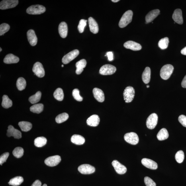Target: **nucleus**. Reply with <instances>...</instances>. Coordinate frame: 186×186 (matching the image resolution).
I'll return each mask as SVG.
<instances>
[{
  "label": "nucleus",
  "instance_id": "nucleus-3",
  "mask_svg": "<svg viewBox=\"0 0 186 186\" xmlns=\"http://www.w3.org/2000/svg\"><path fill=\"white\" fill-rule=\"evenodd\" d=\"M46 9L44 6L39 5H32L26 10L27 13L31 15H40L45 13Z\"/></svg>",
  "mask_w": 186,
  "mask_h": 186
},
{
  "label": "nucleus",
  "instance_id": "nucleus-44",
  "mask_svg": "<svg viewBox=\"0 0 186 186\" xmlns=\"http://www.w3.org/2000/svg\"><path fill=\"white\" fill-rule=\"evenodd\" d=\"M144 182L146 186H156V184L150 178L146 177H144Z\"/></svg>",
  "mask_w": 186,
  "mask_h": 186
},
{
  "label": "nucleus",
  "instance_id": "nucleus-30",
  "mask_svg": "<svg viewBox=\"0 0 186 186\" xmlns=\"http://www.w3.org/2000/svg\"><path fill=\"white\" fill-rule=\"evenodd\" d=\"M44 109V105L42 104H35L30 107V111L34 113H40L43 111Z\"/></svg>",
  "mask_w": 186,
  "mask_h": 186
},
{
  "label": "nucleus",
  "instance_id": "nucleus-24",
  "mask_svg": "<svg viewBox=\"0 0 186 186\" xmlns=\"http://www.w3.org/2000/svg\"><path fill=\"white\" fill-rule=\"evenodd\" d=\"M19 59L18 57L15 56L13 54H8L4 59V62L5 64H15L19 62Z\"/></svg>",
  "mask_w": 186,
  "mask_h": 186
},
{
  "label": "nucleus",
  "instance_id": "nucleus-33",
  "mask_svg": "<svg viewBox=\"0 0 186 186\" xmlns=\"http://www.w3.org/2000/svg\"><path fill=\"white\" fill-rule=\"evenodd\" d=\"M47 142V139L44 137H39L34 140V144L37 147H42L46 145Z\"/></svg>",
  "mask_w": 186,
  "mask_h": 186
},
{
  "label": "nucleus",
  "instance_id": "nucleus-38",
  "mask_svg": "<svg viewBox=\"0 0 186 186\" xmlns=\"http://www.w3.org/2000/svg\"><path fill=\"white\" fill-rule=\"evenodd\" d=\"M169 43V39L168 38L165 37L159 41L158 43V46L162 50H165L167 48Z\"/></svg>",
  "mask_w": 186,
  "mask_h": 186
},
{
  "label": "nucleus",
  "instance_id": "nucleus-20",
  "mask_svg": "<svg viewBox=\"0 0 186 186\" xmlns=\"http://www.w3.org/2000/svg\"><path fill=\"white\" fill-rule=\"evenodd\" d=\"M172 18L177 23L180 24H182L183 19L181 10L180 9H175L173 14Z\"/></svg>",
  "mask_w": 186,
  "mask_h": 186
},
{
  "label": "nucleus",
  "instance_id": "nucleus-22",
  "mask_svg": "<svg viewBox=\"0 0 186 186\" xmlns=\"http://www.w3.org/2000/svg\"><path fill=\"white\" fill-rule=\"evenodd\" d=\"M88 23L90 31L94 34H97L99 32L98 24L93 18L90 17L88 19Z\"/></svg>",
  "mask_w": 186,
  "mask_h": 186
},
{
  "label": "nucleus",
  "instance_id": "nucleus-18",
  "mask_svg": "<svg viewBox=\"0 0 186 186\" xmlns=\"http://www.w3.org/2000/svg\"><path fill=\"white\" fill-rule=\"evenodd\" d=\"M93 93L95 99L97 101L102 103L105 101V95L101 89L95 88L93 90Z\"/></svg>",
  "mask_w": 186,
  "mask_h": 186
},
{
  "label": "nucleus",
  "instance_id": "nucleus-43",
  "mask_svg": "<svg viewBox=\"0 0 186 186\" xmlns=\"http://www.w3.org/2000/svg\"><path fill=\"white\" fill-rule=\"evenodd\" d=\"M79 91L78 89H75L73 91V96L75 99L78 101H83V98L80 95Z\"/></svg>",
  "mask_w": 186,
  "mask_h": 186
},
{
  "label": "nucleus",
  "instance_id": "nucleus-47",
  "mask_svg": "<svg viewBox=\"0 0 186 186\" xmlns=\"http://www.w3.org/2000/svg\"><path fill=\"white\" fill-rule=\"evenodd\" d=\"M106 55L107 56L109 61H111L113 60V52H108L106 54Z\"/></svg>",
  "mask_w": 186,
  "mask_h": 186
},
{
  "label": "nucleus",
  "instance_id": "nucleus-55",
  "mask_svg": "<svg viewBox=\"0 0 186 186\" xmlns=\"http://www.w3.org/2000/svg\"><path fill=\"white\" fill-rule=\"evenodd\" d=\"M64 65H62V66H61V67H64Z\"/></svg>",
  "mask_w": 186,
  "mask_h": 186
},
{
  "label": "nucleus",
  "instance_id": "nucleus-19",
  "mask_svg": "<svg viewBox=\"0 0 186 186\" xmlns=\"http://www.w3.org/2000/svg\"><path fill=\"white\" fill-rule=\"evenodd\" d=\"M59 33L62 38H66L68 34V26L66 22H62L59 24L58 27Z\"/></svg>",
  "mask_w": 186,
  "mask_h": 186
},
{
  "label": "nucleus",
  "instance_id": "nucleus-53",
  "mask_svg": "<svg viewBox=\"0 0 186 186\" xmlns=\"http://www.w3.org/2000/svg\"><path fill=\"white\" fill-rule=\"evenodd\" d=\"M47 186V185H46V184H44V185H43V186Z\"/></svg>",
  "mask_w": 186,
  "mask_h": 186
},
{
  "label": "nucleus",
  "instance_id": "nucleus-16",
  "mask_svg": "<svg viewBox=\"0 0 186 186\" xmlns=\"http://www.w3.org/2000/svg\"><path fill=\"white\" fill-rule=\"evenodd\" d=\"M124 46L126 49L134 51L140 50L142 48V46L139 44L132 41H128L126 42L124 44Z\"/></svg>",
  "mask_w": 186,
  "mask_h": 186
},
{
  "label": "nucleus",
  "instance_id": "nucleus-26",
  "mask_svg": "<svg viewBox=\"0 0 186 186\" xmlns=\"http://www.w3.org/2000/svg\"><path fill=\"white\" fill-rule=\"evenodd\" d=\"M71 142L76 145H81L84 144L85 140L84 138L79 135L74 134L71 137Z\"/></svg>",
  "mask_w": 186,
  "mask_h": 186
},
{
  "label": "nucleus",
  "instance_id": "nucleus-45",
  "mask_svg": "<svg viewBox=\"0 0 186 186\" xmlns=\"http://www.w3.org/2000/svg\"><path fill=\"white\" fill-rule=\"evenodd\" d=\"M9 152H6L3 153L0 157V164L2 165L3 163L5 162L7 160L8 157L9 156Z\"/></svg>",
  "mask_w": 186,
  "mask_h": 186
},
{
  "label": "nucleus",
  "instance_id": "nucleus-42",
  "mask_svg": "<svg viewBox=\"0 0 186 186\" xmlns=\"http://www.w3.org/2000/svg\"><path fill=\"white\" fill-rule=\"evenodd\" d=\"M87 20L82 19L80 21L78 28L79 31L82 33L84 32L85 28L87 25Z\"/></svg>",
  "mask_w": 186,
  "mask_h": 186
},
{
  "label": "nucleus",
  "instance_id": "nucleus-54",
  "mask_svg": "<svg viewBox=\"0 0 186 186\" xmlns=\"http://www.w3.org/2000/svg\"><path fill=\"white\" fill-rule=\"evenodd\" d=\"M0 50H0V52H1L2 51V49L1 48H0Z\"/></svg>",
  "mask_w": 186,
  "mask_h": 186
},
{
  "label": "nucleus",
  "instance_id": "nucleus-46",
  "mask_svg": "<svg viewBox=\"0 0 186 186\" xmlns=\"http://www.w3.org/2000/svg\"><path fill=\"white\" fill-rule=\"evenodd\" d=\"M179 122L184 127H186V116L184 115H181L178 118Z\"/></svg>",
  "mask_w": 186,
  "mask_h": 186
},
{
  "label": "nucleus",
  "instance_id": "nucleus-31",
  "mask_svg": "<svg viewBox=\"0 0 186 186\" xmlns=\"http://www.w3.org/2000/svg\"><path fill=\"white\" fill-rule=\"evenodd\" d=\"M23 181V177L20 176H18L11 179L8 184L13 186H17L21 185Z\"/></svg>",
  "mask_w": 186,
  "mask_h": 186
},
{
  "label": "nucleus",
  "instance_id": "nucleus-49",
  "mask_svg": "<svg viewBox=\"0 0 186 186\" xmlns=\"http://www.w3.org/2000/svg\"><path fill=\"white\" fill-rule=\"evenodd\" d=\"M181 85L183 88H186V75L184 78L182 82Z\"/></svg>",
  "mask_w": 186,
  "mask_h": 186
},
{
  "label": "nucleus",
  "instance_id": "nucleus-9",
  "mask_svg": "<svg viewBox=\"0 0 186 186\" xmlns=\"http://www.w3.org/2000/svg\"><path fill=\"white\" fill-rule=\"evenodd\" d=\"M79 52L78 50H75L69 52L68 54L65 55L62 58V62L63 64H67L72 61L78 56Z\"/></svg>",
  "mask_w": 186,
  "mask_h": 186
},
{
  "label": "nucleus",
  "instance_id": "nucleus-51",
  "mask_svg": "<svg viewBox=\"0 0 186 186\" xmlns=\"http://www.w3.org/2000/svg\"><path fill=\"white\" fill-rule=\"evenodd\" d=\"M113 2L114 3H116L118 2L119 1V0H112L111 1Z\"/></svg>",
  "mask_w": 186,
  "mask_h": 186
},
{
  "label": "nucleus",
  "instance_id": "nucleus-29",
  "mask_svg": "<svg viewBox=\"0 0 186 186\" xmlns=\"http://www.w3.org/2000/svg\"><path fill=\"white\" fill-rule=\"evenodd\" d=\"M169 136L168 132L165 128L162 129L157 135V138L160 141L166 140L168 138Z\"/></svg>",
  "mask_w": 186,
  "mask_h": 186
},
{
  "label": "nucleus",
  "instance_id": "nucleus-25",
  "mask_svg": "<svg viewBox=\"0 0 186 186\" xmlns=\"http://www.w3.org/2000/svg\"><path fill=\"white\" fill-rule=\"evenodd\" d=\"M87 65V61L85 59H83L78 61L76 63L75 66L76 67V70L75 71L77 75H80L83 72V68H85Z\"/></svg>",
  "mask_w": 186,
  "mask_h": 186
},
{
  "label": "nucleus",
  "instance_id": "nucleus-14",
  "mask_svg": "<svg viewBox=\"0 0 186 186\" xmlns=\"http://www.w3.org/2000/svg\"><path fill=\"white\" fill-rule=\"evenodd\" d=\"M7 135L8 137L13 136L15 139H17L21 138L22 137L21 132L11 125L8 126Z\"/></svg>",
  "mask_w": 186,
  "mask_h": 186
},
{
  "label": "nucleus",
  "instance_id": "nucleus-12",
  "mask_svg": "<svg viewBox=\"0 0 186 186\" xmlns=\"http://www.w3.org/2000/svg\"><path fill=\"white\" fill-rule=\"evenodd\" d=\"M61 161L60 156H56L50 157L45 161V164L49 167H54L58 164Z\"/></svg>",
  "mask_w": 186,
  "mask_h": 186
},
{
  "label": "nucleus",
  "instance_id": "nucleus-32",
  "mask_svg": "<svg viewBox=\"0 0 186 186\" xmlns=\"http://www.w3.org/2000/svg\"><path fill=\"white\" fill-rule=\"evenodd\" d=\"M3 101L2 102V106L4 108L7 109L11 107L13 105V102L7 95H4L3 97Z\"/></svg>",
  "mask_w": 186,
  "mask_h": 186
},
{
  "label": "nucleus",
  "instance_id": "nucleus-27",
  "mask_svg": "<svg viewBox=\"0 0 186 186\" xmlns=\"http://www.w3.org/2000/svg\"><path fill=\"white\" fill-rule=\"evenodd\" d=\"M151 79V69L149 67H146L142 75V79L145 83L148 84Z\"/></svg>",
  "mask_w": 186,
  "mask_h": 186
},
{
  "label": "nucleus",
  "instance_id": "nucleus-23",
  "mask_svg": "<svg viewBox=\"0 0 186 186\" xmlns=\"http://www.w3.org/2000/svg\"><path fill=\"white\" fill-rule=\"evenodd\" d=\"M160 10L158 9L153 10L149 12L146 16V20L147 23L152 22L160 14Z\"/></svg>",
  "mask_w": 186,
  "mask_h": 186
},
{
  "label": "nucleus",
  "instance_id": "nucleus-50",
  "mask_svg": "<svg viewBox=\"0 0 186 186\" xmlns=\"http://www.w3.org/2000/svg\"><path fill=\"white\" fill-rule=\"evenodd\" d=\"M181 53L182 54L186 56V47L184 48L181 51Z\"/></svg>",
  "mask_w": 186,
  "mask_h": 186
},
{
  "label": "nucleus",
  "instance_id": "nucleus-2",
  "mask_svg": "<svg viewBox=\"0 0 186 186\" xmlns=\"http://www.w3.org/2000/svg\"><path fill=\"white\" fill-rule=\"evenodd\" d=\"M174 70L172 65L170 64L165 65L161 69L160 76L162 79L167 80L169 79L172 74Z\"/></svg>",
  "mask_w": 186,
  "mask_h": 186
},
{
  "label": "nucleus",
  "instance_id": "nucleus-7",
  "mask_svg": "<svg viewBox=\"0 0 186 186\" xmlns=\"http://www.w3.org/2000/svg\"><path fill=\"white\" fill-rule=\"evenodd\" d=\"M17 0H4L0 3V9L5 10L15 7L18 4Z\"/></svg>",
  "mask_w": 186,
  "mask_h": 186
},
{
  "label": "nucleus",
  "instance_id": "nucleus-28",
  "mask_svg": "<svg viewBox=\"0 0 186 186\" xmlns=\"http://www.w3.org/2000/svg\"><path fill=\"white\" fill-rule=\"evenodd\" d=\"M18 125L22 131L27 132L32 129V124L31 123L27 121L20 122Z\"/></svg>",
  "mask_w": 186,
  "mask_h": 186
},
{
  "label": "nucleus",
  "instance_id": "nucleus-11",
  "mask_svg": "<svg viewBox=\"0 0 186 186\" xmlns=\"http://www.w3.org/2000/svg\"><path fill=\"white\" fill-rule=\"evenodd\" d=\"M78 170L82 174L89 175L95 172V168L90 165L83 164L79 167Z\"/></svg>",
  "mask_w": 186,
  "mask_h": 186
},
{
  "label": "nucleus",
  "instance_id": "nucleus-8",
  "mask_svg": "<svg viewBox=\"0 0 186 186\" xmlns=\"http://www.w3.org/2000/svg\"><path fill=\"white\" fill-rule=\"evenodd\" d=\"M124 139L126 142L134 145L137 144L139 141L138 135L133 132L126 134L124 136Z\"/></svg>",
  "mask_w": 186,
  "mask_h": 186
},
{
  "label": "nucleus",
  "instance_id": "nucleus-5",
  "mask_svg": "<svg viewBox=\"0 0 186 186\" xmlns=\"http://www.w3.org/2000/svg\"><path fill=\"white\" fill-rule=\"evenodd\" d=\"M116 67L113 65H105L100 69L99 73L103 75H111L116 72Z\"/></svg>",
  "mask_w": 186,
  "mask_h": 186
},
{
  "label": "nucleus",
  "instance_id": "nucleus-10",
  "mask_svg": "<svg viewBox=\"0 0 186 186\" xmlns=\"http://www.w3.org/2000/svg\"><path fill=\"white\" fill-rule=\"evenodd\" d=\"M32 71L34 75L39 78L43 77L45 75V70L41 63L37 62L34 64Z\"/></svg>",
  "mask_w": 186,
  "mask_h": 186
},
{
  "label": "nucleus",
  "instance_id": "nucleus-41",
  "mask_svg": "<svg viewBox=\"0 0 186 186\" xmlns=\"http://www.w3.org/2000/svg\"><path fill=\"white\" fill-rule=\"evenodd\" d=\"M10 26L9 24L3 23L0 26V36H2L6 32L9 31L10 29Z\"/></svg>",
  "mask_w": 186,
  "mask_h": 186
},
{
  "label": "nucleus",
  "instance_id": "nucleus-34",
  "mask_svg": "<svg viewBox=\"0 0 186 186\" xmlns=\"http://www.w3.org/2000/svg\"><path fill=\"white\" fill-rule=\"evenodd\" d=\"M54 96L57 101H62L64 98V93L62 89L61 88H57L54 92Z\"/></svg>",
  "mask_w": 186,
  "mask_h": 186
},
{
  "label": "nucleus",
  "instance_id": "nucleus-40",
  "mask_svg": "<svg viewBox=\"0 0 186 186\" xmlns=\"http://www.w3.org/2000/svg\"><path fill=\"white\" fill-rule=\"evenodd\" d=\"M175 159L177 162L181 163L183 162L185 159V154L182 151L180 150L175 155Z\"/></svg>",
  "mask_w": 186,
  "mask_h": 186
},
{
  "label": "nucleus",
  "instance_id": "nucleus-17",
  "mask_svg": "<svg viewBox=\"0 0 186 186\" xmlns=\"http://www.w3.org/2000/svg\"><path fill=\"white\" fill-rule=\"evenodd\" d=\"M142 164L144 166L151 169H156L158 168L157 163L151 159L147 158L143 159L141 160Z\"/></svg>",
  "mask_w": 186,
  "mask_h": 186
},
{
  "label": "nucleus",
  "instance_id": "nucleus-39",
  "mask_svg": "<svg viewBox=\"0 0 186 186\" xmlns=\"http://www.w3.org/2000/svg\"><path fill=\"white\" fill-rule=\"evenodd\" d=\"M24 150L22 147H18L14 149L13 154L14 157L16 158H19L23 156Z\"/></svg>",
  "mask_w": 186,
  "mask_h": 186
},
{
  "label": "nucleus",
  "instance_id": "nucleus-13",
  "mask_svg": "<svg viewBox=\"0 0 186 186\" xmlns=\"http://www.w3.org/2000/svg\"><path fill=\"white\" fill-rule=\"evenodd\" d=\"M112 164L116 173L118 174H124L127 171L126 167L124 165L122 164L117 160H114L112 161Z\"/></svg>",
  "mask_w": 186,
  "mask_h": 186
},
{
  "label": "nucleus",
  "instance_id": "nucleus-21",
  "mask_svg": "<svg viewBox=\"0 0 186 186\" xmlns=\"http://www.w3.org/2000/svg\"><path fill=\"white\" fill-rule=\"evenodd\" d=\"M100 121L99 116L96 114H94L88 118L87 123L89 126H97L99 125Z\"/></svg>",
  "mask_w": 186,
  "mask_h": 186
},
{
  "label": "nucleus",
  "instance_id": "nucleus-6",
  "mask_svg": "<svg viewBox=\"0 0 186 186\" xmlns=\"http://www.w3.org/2000/svg\"><path fill=\"white\" fill-rule=\"evenodd\" d=\"M158 121V116L157 114L153 113L150 114L147 118L146 125L147 128L150 129H153L156 126Z\"/></svg>",
  "mask_w": 186,
  "mask_h": 186
},
{
  "label": "nucleus",
  "instance_id": "nucleus-37",
  "mask_svg": "<svg viewBox=\"0 0 186 186\" xmlns=\"http://www.w3.org/2000/svg\"><path fill=\"white\" fill-rule=\"evenodd\" d=\"M69 115L66 113H63L59 115L56 118V121L57 123L61 124L68 120Z\"/></svg>",
  "mask_w": 186,
  "mask_h": 186
},
{
  "label": "nucleus",
  "instance_id": "nucleus-36",
  "mask_svg": "<svg viewBox=\"0 0 186 186\" xmlns=\"http://www.w3.org/2000/svg\"><path fill=\"white\" fill-rule=\"evenodd\" d=\"M41 96L42 93L41 92L38 91L35 95L30 97L29 98V101L32 104H35L40 101Z\"/></svg>",
  "mask_w": 186,
  "mask_h": 186
},
{
  "label": "nucleus",
  "instance_id": "nucleus-52",
  "mask_svg": "<svg viewBox=\"0 0 186 186\" xmlns=\"http://www.w3.org/2000/svg\"><path fill=\"white\" fill-rule=\"evenodd\" d=\"M149 87H150V86H149V85H147V88H149Z\"/></svg>",
  "mask_w": 186,
  "mask_h": 186
},
{
  "label": "nucleus",
  "instance_id": "nucleus-35",
  "mask_svg": "<svg viewBox=\"0 0 186 186\" xmlns=\"http://www.w3.org/2000/svg\"><path fill=\"white\" fill-rule=\"evenodd\" d=\"M16 86L17 89L20 91L25 89L26 86V82L23 78L20 77L17 79Z\"/></svg>",
  "mask_w": 186,
  "mask_h": 186
},
{
  "label": "nucleus",
  "instance_id": "nucleus-1",
  "mask_svg": "<svg viewBox=\"0 0 186 186\" xmlns=\"http://www.w3.org/2000/svg\"><path fill=\"white\" fill-rule=\"evenodd\" d=\"M133 13L131 10H129L124 14L121 18L118 26L121 28H124L131 22Z\"/></svg>",
  "mask_w": 186,
  "mask_h": 186
},
{
  "label": "nucleus",
  "instance_id": "nucleus-48",
  "mask_svg": "<svg viewBox=\"0 0 186 186\" xmlns=\"http://www.w3.org/2000/svg\"><path fill=\"white\" fill-rule=\"evenodd\" d=\"M42 183L39 180H36L34 182L33 184L31 186H41Z\"/></svg>",
  "mask_w": 186,
  "mask_h": 186
},
{
  "label": "nucleus",
  "instance_id": "nucleus-15",
  "mask_svg": "<svg viewBox=\"0 0 186 186\" xmlns=\"http://www.w3.org/2000/svg\"><path fill=\"white\" fill-rule=\"evenodd\" d=\"M28 40L31 45L35 46L37 44V38L33 30L30 29L27 32Z\"/></svg>",
  "mask_w": 186,
  "mask_h": 186
},
{
  "label": "nucleus",
  "instance_id": "nucleus-4",
  "mask_svg": "<svg viewBox=\"0 0 186 186\" xmlns=\"http://www.w3.org/2000/svg\"><path fill=\"white\" fill-rule=\"evenodd\" d=\"M124 99L126 103H130L132 101L135 96V90L131 86L126 88L123 93Z\"/></svg>",
  "mask_w": 186,
  "mask_h": 186
}]
</instances>
